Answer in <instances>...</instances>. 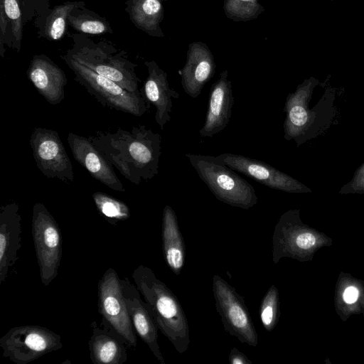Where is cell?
Listing matches in <instances>:
<instances>
[{"instance_id": "21", "label": "cell", "mask_w": 364, "mask_h": 364, "mask_svg": "<svg viewBox=\"0 0 364 364\" xmlns=\"http://www.w3.org/2000/svg\"><path fill=\"white\" fill-rule=\"evenodd\" d=\"M27 74L38 93L48 102L57 105L64 100V87L67 83L65 73L48 58L34 56Z\"/></svg>"}, {"instance_id": "10", "label": "cell", "mask_w": 364, "mask_h": 364, "mask_svg": "<svg viewBox=\"0 0 364 364\" xmlns=\"http://www.w3.org/2000/svg\"><path fill=\"white\" fill-rule=\"evenodd\" d=\"M80 64L106 77L126 90L139 93L140 80L134 71L136 65L119 55H113L92 45H83L68 53Z\"/></svg>"}, {"instance_id": "32", "label": "cell", "mask_w": 364, "mask_h": 364, "mask_svg": "<svg viewBox=\"0 0 364 364\" xmlns=\"http://www.w3.org/2000/svg\"><path fill=\"white\" fill-rule=\"evenodd\" d=\"M228 358L230 364H252V361L235 347L230 350Z\"/></svg>"}, {"instance_id": "5", "label": "cell", "mask_w": 364, "mask_h": 364, "mask_svg": "<svg viewBox=\"0 0 364 364\" xmlns=\"http://www.w3.org/2000/svg\"><path fill=\"white\" fill-rule=\"evenodd\" d=\"M64 60L75 73V80L103 106L135 117H141L149 111L150 104L142 91L130 92L113 80L80 64L68 54Z\"/></svg>"}, {"instance_id": "20", "label": "cell", "mask_w": 364, "mask_h": 364, "mask_svg": "<svg viewBox=\"0 0 364 364\" xmlns=\"http://www.w3.org/2000/svg\"><path fill=\"white\" fill-rule=\"evenodd\" d=\"M148 76L144 82L142 93L146 101L156 107L155 121L161 129L171 120L172 99H178L177 91L169 86L167 73L154 61L146 62Z\"/></svg>"}, {"instance_id": "15", "label": "cell", "mask_w": 364, "mask_h": 364, "mask_svg": "<svg viewBox=\"0 0 364 364\" xmlns=\"http://www.w3.org/2000/svg\"><path fill=\"white\" fill-rule=\"evenodd\" d=\"M127 308L136 333L149 348L156 358L165 364L158 343V327L140 292L127 277L120 279Z\"/></svg>"}, {"instance_id": "31", "label": "cell", "mask_w": 364, "mask_h": 364, "mask_svg": "<svg viewBox=\"0 0 364 364\" xmlns=\"http://www.w3.org/2000/svg\"><path fill=\"white\" fill-rule=\"evenodd\" d=\"M341 193H364V164L356 171L353 179L343 186Z\"/></svg>"}, {"instance_id": "3", "label": "cell", "mask_w": 364, "mask_h": 364, "mask_svg": "<svg viewBox=\"0 0 364 364\" xmlns=\"http://www.w3.org/2000/svg\"><path fill=\"white\" fill-rule=\"evenodd\" d=\"M185 156L220 201L242 209H249L257 203L254 187L217 156L193 154H186Z\"/></svg>"}, {"instance_id": "8", "label": "cell", "mask_w": 364, "mask_h": 364, "mask_svg": "<svg viewBox=\"0 0 364 364\" xmlns=\"http://www.w3.org/2000/svg\"><path fill=\"white\" fill-rule=\"evenodd\" d=\"M212 287L215 309L225 331L240 343L256 347L258 335L243 298L218 274L213 277Z\"/></svg>"}, {"instance_id": "26", "label": "cell", "mask_w": 364, "mask_h": 364, "mask_svg": "<svg viewBox=\"0 0 364 364\" xmlns=\"http://www.w3.org/2000/svg\"><path fill=\"white\" fill-rule=\"evenodd\" d=\"M223 10L234 21H247L257 18L264 8L259 0H224Z\"/></svg>"}, {"instance_id": "2", "label": "cell", "mask_w": 364, "mask_h": 364, "mask_svg": "<svg viewBox=\"0 0 364 364\" xmlns=\"http://www.w3.org/2000/svg\"><path fill=\"white\" fill-rule=\"evenodd\" d=\"M132 279L159 330L177 352L184 353L191 343L190 329L177 297L150 267L139 265L133 271Z\"/></svg>"}, {"instance_id": "17", "label": "cell", "mask_w": 364, "mask_h": 364, "mask_svg": "<svg viewBox=\"0 0 364 364\" xmlns=\"http://www.w3.org/2000/svg\"><path fill=\"white\" fill-rule=\"evenodd\" d=\"M234 101L232 82L228 80V71L225 70L210 87L205 122L199 130L200 136L212 137L227 127Z\"/></svg>"}, {"instance_id": "6", "label": "cell", "mask_w": 364, "mask_h": 364, "mask_svg": "<svg viewBox=\"0 0 364 364\" xmlns=\"http://www.w3.org/2000/svg\"><path fill=\"white\" fill-rule=\"evenodd\" d=\"M31 232L40 279L44 286H48L58 273L62 237L58 223L42 203L33 207Z\"/></svg>"}, {"instance_id": "23", "label": "cell", "mask_w": 364, "mask_h": 364, "mask_svg": "<svg viewBox=\"0 0 364 364\" xmlns=\"http://www.w3.org/2000/svg\"><path fill=\"white\" fill-rule=\"evenodd\" d=\"M334 304L343 321L352 315L364 316V282L341 272L336 284Z\"/></svg>"}, {"instance_id": "18", "label": "cell", "mask_w": 364, "mask_h": 364, "mask_svg": "<svg viewBox=\"0 0 364 364\" xmlns=\"http://www.w3.org/2000/svg\"><path fill=\"white\" fill-rule=\"evenodd\" d=\"M21 216L18 204L9 203L0 208V284L17 262L21 247Z\"/></svg>"}, {"instance_id": "1", "label": "cell", "mask_w": 364, "mask_h": 364, "mask_svg": "<svg viewBox=\"0 0 364 364\" xmlns=\"http://www.w3.org/2000/svg\"><path fill=\"white\" fill-rule=\"evenodd\" d=\"M114 167L128 181L139 185L159 173L161 136L145 125L130 130L98 131L88 136Z\"/></svg>"}, {"instance_id": "14", "label": "cell", "mask_w": 364, "mask_h": 364, "mask_svg": "<svg viewBox=\"0 0 364 364\" xmlns=\"http://www.w3.org/2000/svg\"><path fill=\"white\" fill-rule=\"evenodd\" d=\"M74 159L95 179L113 191L124 192L112 164L87 137L70 132L67 138Z\"/></svg>"}, {"instance_id": "30", "label": "cell", "mask_w": 364, "mask_h": 364, "mask_svg": "<svg viewBox=\"0 0 364 364\" xmlns=\"http://www.w3.org/2000/svg\"><path fill=\"white\" fill-rule=\"evenodd\" d=\"M70 25L76 30L84 33L100 34L108 30L107 26L102 21L87 16H68Z\"/></svg>"}, {"instance_id": "29", "label": "cell", "mask_w": 364, "mask_h": 364, "mask_svg": "<svg viewBox=\"0 0 364 364\" xmlns=\"http://www.w3.org/2000/svg\"><path fill=\"white\" fill-rule=\"evenodd\" d=\"M0 6L11 22L12 33L18 49L22 37V21L18 0H1Z\"/></svg>"}, {"instance_id": "24", "label": "cell", "mask_w": 364, "mask_h": 364, "mask_svg": "<svg viewBox=\"0 0 364 364\" xmlns=\"http://www.w3.org/2000/svg\"><path fill=\"white\" fill-rule=\"evenodd\" d=\"M164 0H133L131 16L137 27L149 35L162 37L160 23L164 18Z\"/></svg>"}, {"instance_id": "28", "label": "cell", "mask_w": 364, "mask_h": 364, "mask_svg": "<svg viewBox=\"0 0 364 364\" xmlns=\"http://www.w3.org/2000/svg\"><path fill=\"white\" fill-rule=\"evenodd\" d=\"M77 3H65L54 9L49 16L46 28L48 36L53 40H59L64 34L66 21Z\"/></svg>"}, {"instance_id": "12", "label": "cell", "mask_w": 364, "mask_h": 364, "mask_svg": "<svg viewBox=\"0 0 364 364\" xmlns=\"http://www.w3.org/2000/svg\"><path fill=\"white\" fill-rule=\"evenodd\" d=\"M318 83L314 77L306 79L286 99L283 109L286 113L284 136L286 140H294L297 146L308 139L313 131L316 112L309 109V102L312 91Z\"/></svg>"}, {"instance_id": "27", "label": "cell", "mask_w": 364, "mask_h": 364, "mask_svg": "<svg viewBox=\"0 0 364 364\" xmlns=\"http://www.w3.org/2000/svg\"><path fill=\"white\" fill-rule=\"evenodd\" d=\"M259 316L264 328L269 332L272 331L280 316L279 291L274 284L268 289L262 299Z\"/></svg>"}, {"instance_id": "25", "label": "cell", "mask_w": 364, "mask_h": 364, "mask_svg": "<svg viewBox=\"0 0 364 364\" xmlns=\"http://www.w3.org/2000/svg\"><path fill=\"white\" fill-rule=\"evenodd\" d=\"M92 197L100 213L109 223L115 225L130 218L129 208L123 201L100 191L95 192Z\"/></svg>"}, {"instance_id": "19", "label": "cell", "mask_w": 364, "mask_h": 364, "mask_svg": "<svg viewBox=\"0 0 364 364\" xmlns=\"http://www.w3.org/2000/svg\"><path fill=\"white\" fill-rule=\"evenodd\" d=\"M92 333L88 342L90 358L94 364H123L127 360L128 344L104 318L100 325L91 323Z\"/></svg>"}, {"instance_id": "22", "label": "cell", "mask_w": 364, "mask_h": 364, "mask_svg": "<svg viewBox=\"0 0 364 364\" xmlns=\"http://www.w3.org/2000/svg\"><path fill=\"white\" fill-rule=\"evenodd\" d=\"M161 237L165 261L170 269L178 275L185 263L186 245L176 213L168 205L163 210Z\"/></svg>"}, {"instance_id": "16", "label": "cell", "mask_w": 364, "mask_h": 364, "mask_svg": "<svg viewBox=\"0 0 364 364\" xmlns=\"http://www.w3.org/2000/svg\"><path fill=\"white\" fill-rule=\"evenodd\" d=\"M215 68L214 57L205 43H190L185 65L178 70L184 92L191 97L197 98L214 75Z\"/></svg>"}, {"instance_id": "13", "label": "cell", "mask_w": 364, "mask_h": 364, "mask_svg": "<svg viewBox=\"0 0 364 364\" xmlns=\"http://www.w3.org/2000/svg\"><path fill=\"white\" fill-rule=\"evenodd\" d=\"M217 158L230 168L272 189L287 193H307L311 189L296 179L259 160L224 153Z\"/></svg>"}, {"instance_id": "7", "label": "cell", "mask_w": 364, "mask_h": 364, "mask_svg": "<svg viewBox=\"0 0 364 364\" xmlns=\"http://www.w3.org/2000/svg\"><path fill=\"white\" fill-rule=\"evenodd\" d=\"M63 346L59 334L37 325L11 328L0 338L3 357L16 364H28Z\"/></svg>"}, {"instance_id": "33", "label": "cell", "mask_w": 364, "mask_h": 364, "mask_svg": "<svg viewBox=\"0 0 364 364\" xmlns=\"http://www.w3.org/2000/svg\"><path fill=\"white\" fill-rule=\"evenodd\" d=\"M330 1H335V0H330Z\"/></svg>"}, {"instance_id": "11", "label": "cell", "mask_w": 364, "mask_h": 364, "mask_svg": "<svg viewBox=\"0 0 364 364\" xmlns=\"http://www.w3.org/2000/svg\"><path fill=\"white\" fill-rule=\"evenodd\" d=\"M98 311L126 340L129 348L136 346V337L117 272L108 268L97 284Z\"/></svg>"}, {"instance_id": "9", "label": "cell", "mask_w": 364, "mask_h": 364, "mask_svg": "<svg viewBox=\"0 0 364 364\" xmlns=\"http://www.w3.org/2000/svg\"><path fill=\"white\" fill-rule=\"evenodd\" d=\"M29 144L37 168L46 177L59 179L66 183L74 181L71 161L56 131L36 127L32 131Z\"/></svg>"}, {"instance_id": "4", "label": "cell", "mask_w": 364, "mask_h": 364, "mask_svg": "<svg viewBox=\"0 0 364 364\" xmlns=\"http://www.w3.org/2000/svg\"><path fill=\"white\" fill-rule=\"evenodd\" d=\"M332 243V239L324 232L302 222L299 210H289L281 215L274 228L272 261L276 264L282 258L289 257L311 262L318 250Z\"/></svg>"}]
</instances>
